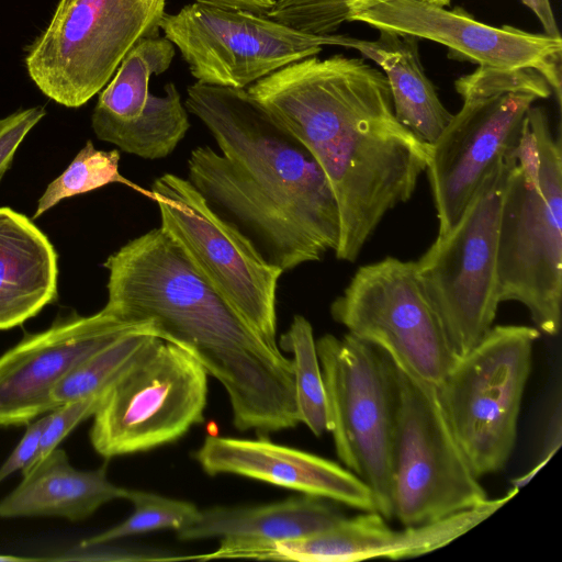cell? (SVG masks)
<instances>
[{
  "label": "cell",
  "mask_w": 562,
  "mask_h": 562,
  "mask_svg": "<svg viewBox=\"0 0 562 562\" xmlns=\"http://www.w3.org/2000/svg\"><path fill=\"white\" fill-rule=\"evenodd\" d=\"M246 90L322 168L340 214L336 258L356 261L428 161L429 146L395 116L385 75L360 58L311 56Z\"/></svg>",
  "instance_id": "cell-1"
},
{
  "label": "cell",
  "mask_w": 562,
  "mask_h": 562,
  "mask_svg": "<svg viewBox=\"0 0 562 562\" xmlns=\"http://www.w3.org/2000/svg\"><path fill=\"white\" fill-rule=\"evenodd\" d=\"M184 105L220 151L199 146L188 180L282 271L336 251L340 214L312 154L247 92L195 81Z\"/></svg>",
  "instance_id": "cell-2"
},
{
  "label": "cell",
  "mask_w": 562,
  "mask_h": 562,
  "mask_svg": "<svg viewBox=\"0 0 562 562\" xmlns=\"http://www.w3.org/2000/svg\"><path fill=\"white\" fill-rule=\"evenodd\" d=\"M103 266V308L191 353L226 390L238 430L268 435L299 424L292 360L257 335L160 228L130 240Z\"/></svg>",
  "instance_id": "cell-3"
},
{
  "label": "cell",
  "mask_w": 562,
  "mask_h": 562,
  "mask_svg": "<svg viewBox=\"0 0 562 562\" xmlns=\"http://www.w3.org/2000/svg\"><path fill=\"white\" fill-rule=\"evenodd\" d=\"M506 159L497 238L499 302L522 304L539 331L555 336L562 297V151L543 108L529 109Z\"/></svg>",
  "instance_id": "cell-4"
},
{
  "label": "cell",
  "mask_w": 562,
  "mask_h": 562,
  "mask_svg": "<svg viewBox=\"0 0 562 562\" xmlns=\"http://www.w3.org/2000/svg\"><path fill=\"white\" fill-rule=\"evenodd\" d=\"M454 87L462 106L429 146L425 170L439 222L437 237L456 225L495 160L518 144L532 104L551 94L533 69L479 66Z\"/></svg>",
  "instance_id": "cell-5"
},
{
  "label": "cell",
  "mask_w": 562,
  "mask_h": 562,
  "mask_svg": "<svg viewBox=\"0 0 562 562\" xmlns=\"http://www.w3.org/2000/svg\"><path fill=\"white\" fill-rule=\"evenodd\" d=\"M508 175L505 156L488 169L456 225L415 261L419 284L456 359L492 328L497 307V238Z\"/></svg>",
  "instance_id": "cell-6"
},
{
  "label": "cell",
  "mask_w": 562,
  "mask_h": 562,
  "mask_svg": "<svg viewBox=\"0 0 562 562\" xmlns=\"http://www.w3.org/2000/svg\"><path fill=\"white\" fill-rule=\"evenodd\" d=\"M539 337L531 326H492L437 386L452 434L479 479L501 471L515 449Z\"/></svg>",
  "instance_id": "cell-7"
},
{
  "label": "cell",
  "mask_w": 562,
  "mask_h": 562,
  "mask_svg": "<svg viewBox=\"0 0 562 562\" xmlns=\"http://www.w3.org/2000/svg\"><path fill=\"white\" fill-rule=\"evenodd\" d=\"M207 372L186 349L155 336L101 392L89 437L103 458L177 441L204 420Z\"/></svg>",
  "instance_id": "cell-8"
},
{
  "label": "cell",
  "mask_w": 562,
  "mask_h": 562,
  "mask_svg": "<svg viewBox=\"0 0 562 562\" xmlns=\"http://www.w3.org/2000/svg\"><path fill=\"white\" fill-rule=\"evenodd\" d=\"M328 429L345 468L372 491L376 512L393 518L395 367L379 347L347 333L316 340Z\"/></svg>",
  "instance_id": "cell-9"
},
{
  "label": "cell",
  "mask_w": 562,
  "mask_h": 562,
  "mask_svg": "<svg viewBox=\"0 0 562 562\" xmlns=\"http://www.w3.org/2000/svg\"><path fill=\"white\" fill-rule=\"evenodd\" d=\"M166 0H59L29 46L27 74L49 99L79 108L99 93L137 41L160 35Z\"/></svg>",
  "instance_id": "cell-10"
},
{
  "label": "cell",
  "mask_w": 562,
  "mask_h": 562,
  "mask_svg": "<svg viewBox=\"0 0 562 562\" xmlns=\"http://www.w3.org/2000/svg\"><path fill=\"white\" fill-rule=\"evenodd\" d=\"M149 190L159 210V228L257 335L279 347L277 290L283 271L218 214L188 179L165 173Z\"/></svg>",
  "instance_id": "cell-11"
},
{
  "label": "cell",
  "mask_w": 562,
  "mask_h": 562,
  "mask_svg": "<svg viewBox=\"0 0 562 562\" xmlns=\"http://www.w3.org/2000/svg\"><path fill=\"white\" fill-rule=\"evenodd\" d=\"M394 367L393 518L416 526L486 501L448 424L437 386Z\"/></svg>",
  "instance_id": "cell-12"
},
{
  "label": "cell",
  "mask_w": 562,
  "mask_h": 562,
  "mask_svg": "<svg viewBox=\"0 0 562 562\" xmlns=\"http://www.w3.org/2000/svg\"><path fill=\"white\" fill-rule=\"evenodd\" d=\"M335 322L394 363L438 386L456 357L416 276L395 257L361 266L330 305Z\"/></svg>",
  "instance_id": "cell-13"
},
{
  "label": "cell",
  "mask_w": 562,
  "mask_h": 562,
  "mask_svg": "<svg viewBox=\"0 0 562 562\" xmlns=\"http://www.w3.org/2000/svg\"><path fill=\"white\" fill-rule=\"evenodd\" d=\"M160 30L196 81L247 89L297 60L336 46V34L314 35L266 14L193 2L165 13Z\"/></svg>",
  "instance_id": "cell-14"
},
{
  "label": "cell",
  "mask_w": 562,
  "mask_h": 562,
  "mask_svg": "<svg viewBox=\"0 0 562 562\" xmlns=\"http://www.w3.org/2000/svg\"><path fill=\"white\" fill-rule=\"evenodd\" d=\"M346 22L434 41L479 66L533 69L553 89L561 106L562 38L512 25L492 26L461 8L450 11L423 0H351Z\"/></svg>",
  "instance_id": "cell-15"
},
{
  "label": "cell",
  "mask_w": 562,
  "mask_h": 562,
  "mask_svg": "<svg viewBox=\"0 0 562 562\" xmlns=\"http://www.w3.org/2000/svg\"><path fill=\"white\" fill-rule=\"evenodd\" d=\"M518 491L486 499L436 521L393 529L376 510L342 519L334 528L296 539H231L227 559L297 562H358L374 558H415L436 551L465 535L505 505Z\"/></svg>",
  "instance_id": "cell-16"
},
{
  "label": "cell",
  "mask_w": 562,
  "mask_h": 562,
  "mask_svg": "<svg viewBox=\"0 0 562 562\" xmlns=\"http://www.w3.org/2000/svg\"><path fill=\"white\" fill-rule=\"evenodd\" d=\"M175 54V45L165 36L135 43L94 106L91 124L100 140L145 159L172 154L190 128L188 110L173 82L155 95L149 80L170 67Z\"/></svg>",
  "instance_id": "cell-17"
},
{
  "label": "cell",
  "mask_w": 562,
  "mask_h": 562,
  "mask_svg": "<svg viewBox=\"0 0 562 562\" xmlns=\"http://www.w3.org/2000/svg\"><path fill=\"white\" fill-rule=\"evenodd\" d=\"M136 328L145 327L121 322L102 308L90 316L59 318L43 331L25 335L0 356V427L26 425L55 409L56 385L92 353Z\"/></svg>",
  "instance_id": "cell-18"
},
{
  "label": "cell",
  "mask_w": 562,
  "mask_h": 562,
  "mask_svg": "<svg viewBox=\"0 0 562 562\" xmlns=\"http://www.w3.org/2000/svg\"><path fill=\"white\" fill-rule=\"evenodd\" d=\"M193 458L209 475H240L360 512L376 510L370 487L347 468L265 438L207 436Z\"/></svg>",
  "instance_id": "cell-19"
},
{
  "label": "cell",
  "mask_w": 562,
  "mask_h": 562,
  "mask_svg": "<svg viewBox=\"0 0 562 562\" xmlns=\"http://www.w3.org/2000/svg\"><path fill=\"white\" fill-rule=\"evenodd\" d=\"M57 295V255L25 215L0 207V330L22 325Z\"/></svg>",
  "instance_id": "cell-20"
},
{
  "label": "cell",
  "mask_w": 562,
  "mask_h": 562,
  "mask_svg": "<svg viewBox=\"0 0 562 562\" xmlns=\"http://www.w3.org/2000/svg\"><path fill=\"white\" fill-rule=\"evenodd\" d=\"M106 464L77 470L61 448L22 472L21 483L0 501V517L57 516L79 521L116 498H127L128 488L112 483Z\"/></svg>",
  "instance_id": "cell-21"
},
{
  "label": "cell",
  "mask_w": 562,
  "mask_h": 562,
  "mask_svg": "<svg viewBox=\"0 0 562 562\" xmlns=\"http://www.w3.org/2000/svg\"><path fill=\"white\" fill-rule=\"evenodd\" d=\"M374 41L337 35L336 46L353 48L373 60L385 75L396 119L424 144L436 143L452 114L425 75L418 38L379 31Z\"/></svg>",
  "instance_id": "cell-22"
},
{
  "label": "cell",
  "mask_w": 562,
  "mask_h": 562,
  "mask_svg": "<svg viewBox=\"0 0 562 562\" xmlns=\"http://www.w3.org/2000/svg\"><path fill=\"white\" fill-rule=\"evenodd\" d=\"M345 517L329 501L303 495L258 506L199 509L194 520L176 533L183 541L210 538L278 541L329 530Z\"/></svg>",
  "instance_id": "cell-23"
},
{
  "label": "cell",
  "mask_w": 562,
  "mask_h": 562,
  "mask_svg": "<svg viewBox=\"0 0 562 562\" xmlns=\"http://www.w3.org/2000/svg\"><path fill=\"white\" fill-rule=\"evenodd\" d=\"M279 348L293 358L295 402L299 422L315 436L328 429V411L322 368L316 350L313 327L302 315H295L286 333L279 339Z\"/></svg>",
  "instance_id": "cell-24"
},
{
  "label": "cell",
  "mask_w": 562,
  "mask_h": 562,
  "mask_svg": "<svg viewBox=\"0 0 562 562\" xmlns=\"http://www.w3.org/2000/svg\"><path fill=\"white\" fill-rule=\"evenodd\" d=\"M154 337L145 328H136L92 353L56 385L55 405L101 394Z\"/></svg>",
  "instance_id": "cell-25"
},
{
  "label": "cell",
  "mask_w": 562,
  "mask_h": 562,
  "mask_svg": "<svg viewBox=\"0 0 562 562\" xmlns=\"http://www.w3.org/2000/svg\"><path fill=\"white\" fill-rule=\"evenodd\" d=\"M121 155L117 149L99 150L88 140L65 171L53 180L40 198L34 218L55 206L59 201L100 189L109 183H122L151 200L145 190L120 173Z\"/></svg>",
  "instance_id": "cell-26"
},
{
  "label": "cell",
  "mask_w": 562,
  "mask_h": 562,
  "mask_svg": "<svg viewBox=\"0 0 562 562\" xmlns=\"http://www.w3.org/2000/svg\"><path fill=\"white\" fill-rule=\"evenodd\" d=\"M126 499L133 504V513L121 524L82 540L78 548L162 529L178 531L190 525L199 513L191 502L145 491L130 490Z\"/></svg>",
  "instance_id": "cell-27"
},
{
  "label": "cell",
  "mask_w": 562,
  "mask_h": 562,
  "mask_svg": "<svg viewBox=\"0 0 562 562\" xmlns=\"http://www.w3.org/2000/svg\"><path fill=\"white\" fill-rule=\"evenodd\" d=\"M351 0H278L266 15L295 30L314 35L334 34L346 22ZM448 7L451 0H423Z\"/></svg>",
  "instance_id": "cell-28"
},
{
  "label": "cell",
  "mask_w": 562,
  "mask_h": 562,
  "mask_svg": "<svg viewBox=\"0 0 562 562\" xmlns=\"http://www.w3.org/2000/svg\"><path fill=\"white\" fill-rule=\"evenodd\" d=\"M100 394L65 403L50 412V419L42 432L37 451L30 465L21 472L42 461L56 449L59 442L82 420L93 415Z\"/></svg>",
  "instance_id": "cell-29"
},
{
  "label": "cell",
  "mask_w": 562,
  "mask_h": 562,
  "mask_svg": "<svg viewBox=\"0 0 562 562\" xmlns=\"http://www.w3.org/2000/svg\"><path fill=\"white\" fill-rule=\"evenodd\" d=\"M44 116L43 106H33L0 119V181L21 142Z\"/></svg>",
  "instance_id": "cell-30"
},
{
  "label": "cell",
  "mask_w": 562,
  "mask_h": 562,
  "mask_svg": "<svg viewBox=\"0 0 562 562\" xmlns=\"http://www.w3.org/2000/svg\"><path fill=\"white\" fill-rule=\"evenodd\" d=\"M50 419V412L36 422L27 424V429L18 446L0 467V483L13 472L26 469L32 462L40 443L42 432Z\"/></svg>",
  "instance_id": "cell-31"
},
{
  "label": "cell",
  "mask_w": 562,
  "mask_h": 562,
  "mask_svg": "<svg viewBox=\"0 0 562 562\" xmlns=\"http://www.w3.org/2000/svg\"><path fill=\"white\" fill-rule=\"evenodd\" d=\"M561 406L558 404L557 411L553 413L547 431V441L543 451L540 456V460L527 474L513 480V487L519 491L525 484H527L531 477L549 461V459L557 452L561 446Z\"/></svg>",
  "instance_id": "cell-32"
},
{
  "label": "cell",
  "mask_w": 562,
  "mask_h": 562,
  "mask_svg": "<svg viewBox=\"0 0 562 562\" xmlns=\"http://www.w3.org/2000/svg\"><path fill=\"white\" fill-rule=\"evenodd\" d=\"M211 7L267 14L278 0H193Z\"/></svg>",
  "instance_id": "cell-33"
},
{
  "label": "cell",
  "mask_w": 562,
  "mask_h": 562,
  "mask_svg": "<svg viewBox=\"0 0 562 562\" xmlns=\"http://www.w3.org/2000/svg\"><path fill=\"white\" fill-rule=\"evenodd\" d=\"M528 7L542 24L546 35L553 38H561L558 24L552 12L549 0H520Z\"/></svg>",
  "instance_id": "cell-34"
},
{
  "label": "cell",
  "mask_w": 562,
  "mask_h": 562,
  "mask_svg": "<svg viewBox=\"0 0 562 562\" xmlns=\"http://www.w3.org/2000/svg\"><path fill=\"white\" fill-rule=\"evenodd\" d=\"M43 560L45 561L48 559L25 558V557L0 554V562H30V561H43Z\"/></svg>",
  "instance_id": "cell-35"
}]
</instances>
